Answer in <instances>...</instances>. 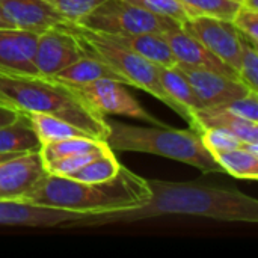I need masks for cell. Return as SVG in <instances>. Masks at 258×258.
Listing matches in <instances>:
<instances>
[{
  "label": "cell",
  "mask_w": 258,
  "mask_h": 258,
  "mask_svg": "<svg viewBox=\"0 0 258 258\" xmlns=\"http://www.w3.org/2000/svg\"><path fill=\"white\" fill-rule=\"evenodd\" d=\"M151 197L136 209L88 215L65 228H92L118 222H138L169 215L207 218L221 222H258V201L236 189H221L190 183L147 180Z\"/></svg>",
  "instance_id": "cell-1"
},
{
  "label": "cell",
  "mask_w": 258,
  "mask_h": 258,
  "mask_svg": "<svg viewBox=\"0 0 258 258\" xmlns=\"http://www.w3.org/2000/svg\"><path fill=\"white\" fill-rule=\"evenodd\" d=\"M150 197L148 181L121 166L116 175L100 183L45 174L21 201L88 216L132 210L144 206Z\"/></svg>",
  "instance_id": "cell-2"
},
{
  "label": "cell",
  "mask_w": 258,
  "mask_h": 258,
  "mask_svg": "<svg viewBox=\"0 0 258 258\" xmlns=\"http://www.w3.org/2000/svg\"><path fill=\"white\" fill-rule=\"evenodd\" d=\"M0 101L21 113H45L62 118L100 141H106L109 135L107 119L70 85L53 77L0 70Z\"/></svg>",
  "instance_id": "cell-3"
},
{
  "label": "cell",
  "mask_w": 258,
  "mask_h": 258,
  "mask_svg": "<svg viewBox=\"0 0 258 258\" xmlns=\"http://www.w3.org/2000/svg\"><path fill=\"white\" fill-rule=\"evenodd\" d=\"M107 125L109 135L106 142L112 151L147 153L190 165L203 172L225 174L213 154L206 148L201 133L192 128L175 130L166 125L142 127L119 121H107Z\"/></svg>",
  "instance_id": "cell-4"
},
{
  "label": "cell",
  "mask_w": 258,
  "mask_h": 258,
  "mask_svg": "<svg viewBox=\"0 0 258 258\" xmlns=\"http://www.w3.org/2000/svg\"><path fill=\"white\" fill-rule=\"evenodd\" d=\"M60 26L68 32H71L79 39L85 54L101 59L103 62L110 65L116 73H119L128 82V86H135L151 94L153 97L165 103L168 107H171L175 113H178L184 121L189 122L190 128L195 130L194 118L183 107H180L163 89L156 63L68 20L60 23Z\"/></svg>",
  "instance_id": "cell-5"
},
{
  "label": "cell",
  "mask_w": 258,
  "mask_h": 258,
  "mask_svg": "<svg viewBox=\"0 0 258 258\" xmlns=\"http://www.w3.org/2000/svg\"><path fill=\"white\" fill-rule=\"evenodd\" d=\"M76 24L106 35L119 33H165L178 23L151 14L127 0H103Z\"/></svg>",
  "instance_id": "cell-6"
},
{
  "label": "cell",
  "mask_w": 258,
  "mask_h": 258,
  "mask_svg": "<svg viewBox=\"0 0 258 258\" xmlns=\"http://www.w3.org/2000/svg\"><path fill=\"white\" fill-rule=\"evenodd\" d=\"M71 86V85H70ZM94 110L106 115H121L153 125H165L162 121L150 115L139 101L125 89L124 83L110 79H98L83 85L71 86Z\"/></svg>",
  "instance_id": "cell-7"
},
{
  "label": "cell",
  "mask_w": 258,
  "mask_h": 258,
  "mask_svg": "<svg viewBox=\"0 0 258 258\" xmlns=\"http://www.w3.org/2000/svg\"><path fill=\"white\" fill-rule=\"evenodd\" d=\"M180 26L237 73L242 53L240 32L230 20L210 15H195Z\"/></svg>",
  "instance_id": "cell-8"
},
{
  "label": "cell",
  "mask_w": 258,
  "mask_h": 258,
  "mask_svg": "<svg viewBox=\"0 0 258 258\" xmlns=\"http://www.w3.org/2000/svg\"><path fill=\"white\" fill-rule=\"evenodd\" d=\"M85 54L79 39L60 24L47 29L36 36L33 65L38 74L53 77Z\"/></svg>",
  "instance_id": "cell-9"
},
{
  "label": "cell",
  "mask_w": 258,
  "mask_h": 258,
  "mask_svg": "<svg viewBox=\"0 0 258 258\" xmlns=\"http://www.w3.org/2000/svg\"><path fill=\"white\" fill-rule=\"evenodd\" d=\"M45 174L39 151L24 153L0 163V201H21Z\"/></svg>",
  "instance_id": "cell-10"
},
{
  "label": "cell",
  "mask_w": 258,
  "mask_h": 258,
  "mask_svg": "<svg viewBox=\"0 0 258 258\" xmlns=\"http://www.w3.org/2000/svg\"><path fill=\"white\" fill-rule=\"evenodd\" d=\"M175 67L189 80L195 94L201 100L203 107H219L242 98L252 91L237 77H228L200 68H189L181 65Z\"/></svg>",
  "instance_id": "cell-11"
},
{
  "label": "cell",
  "mask_w": 258,
  "mask_h": 258,
  "mask_svg": "<svg viewBox=\"0 0 258 258\" xmlns=\"http://www.w3.org/2000/svg\"><path fill=\"white\" fill-rule=\"evenodd\" d=\"M165 36L172 54L177 59V65L207 70L228 77H237V73L231 67L215 56L206 45H203L197 38L187 33L180 24L166 30Z\"/></svg>",
  "instance_id": "cell-12"
},
{
  "label": "cell",
  "mask_w": 258,
  "mask_h": 258,
  "mask_svg": "<svg viewBox=\"0 0 258 258\" xmlns=\"http://www.w3.org/2000/svg\"><path fill=\"white\" fill-rule=\"evenodd\" d=\"M0 9L12 27L36 35L67 21L45 0H0Z\"/></svg>",
  "instance_id": "cell-13"
},
{
  "label": "cell",
  "mask_w": 258,
  "mask_h": 258,
  "mask_svg": "<svg viewBox=\"0 0 258 258\" xmlns=\"http://www.w3.org/2000/svg\"><path fill=\"white\" fill-rule=\"evenodd\" d=\"M36 33L15 27H0V70L38 74L33 65Z\"/></svg>",
  "instance_id": "cell-14"
},
{
  "label": "cell",
  "mask_w": 258,
  "mask_h": 258,
  "mask_svg": "<svg viewBox=\"0 0 258 258\" xmlns=\"http://www.w3.org/2000/svg\"><path fill=\"white\" fill-rule=\"evenodd\" d=\"M97 33V32H95ZM104 39L121 45L156 65L162 67H174L177 65V59L171 51V47L166 41L165 33H119V35H106L98 33Z\"/></svg>",
  "instance_id": "cell-15"
},
{
  "label": "cell",
  "mask_w": 258,
  "mask_h": 258,
  "mask_svg": "<svg viewBox=\"0 0 258 258\" xmlns=\"http://www.w3.org/2000/svg\"><path fill=\"white\" fill-rule=\"evenodd\" d=\"M200 132L209 127L224 128L242 142L258 144V122L234 115L224 107H203L195 113Z\"/></svg>",
  "instance_id": "cell-16"
},
{
  "label": "cell",
  "mask_w": 258,
  "mask_h": 258,
  "mask_svg": "<svg viewBox=\"0 0 258 258\" xmlns=\"http://www.w3.org/2000/svg\"><path fill=\"white\" fill-rule=\"evenodd\" d=\"M53 79H56L62 83L71 85V86L89 83V82H94L98 79H110V80H116V82L128 86V82L119 73H116L110 65H107L101 59H97V57H92L88 54H83L71 65L60 70L59 73H56L53 76Z\"/></svg>",
  "instance_id": "cell-17"
},
{
  "label": "cell",
  "mask_w": 258,
  "mask_h": 258,
  "mask_svg": "<svg viewBox=\"0 0 258 258\" xmlns=\"http://www.w3.org/2000/svg\"><path fill=\"white\" fill-rule=\"evenodd\" d=\"M157 71H159L160 83H162L163 89L166 91V94L194 118L195 130L198 133H201L200 125H198L197 118H195V113L200 109H203V103L198 98V95L195 94V91H194L192 85L189 83V80L184 77V74L175 65L174 67L157 65Z\"/></svg>",
  "instance_id": "cell-18"
},
{
  "label": "cell",
  "mask_w": 258,
  "mask_h": 258,
  "mask_svg": "<svg viewBox=\"0 0 258 258\" xmlns=\"http://www.w3.org/2000/svg\"><path fill=\"white\" fill-rule=\"evenodd\" d=\"M26 115L35 130V135L41 147L45 144H51L70 138H94L89 133L80 130L79 127L73 125L71 122L62 118L45 115V113H26Z\"/></svg>",
  "instance_id": "cell-19"
},
{
  "label": "cell",
  "mask_w": 258,
  "mask_h": 258,
  "mask_svg": "<svg viewBox=\"0 0 258 258\" xmlns=\"http://www.w3.org/2000/svg\"><path fill=\"white\" fill-rule=\"evenodd\" d=\"M41 144L26 113L14 122L0 127V153H30L39 151Z\"/></svg>",
  "instance_id": "cell-20"
},
{
  "label": "cell",
  "mask_w": 258,
  "mask_h": 258,
  "mask_svg": "<svg viewBox=\"0 0 258 258\" xmlns=\"http://www.w3.org/2000/svg\"><path fill=\"white\" fill-rule=\"evenodd\" d=\"M219 166L225 174L242 180H257L258 178V156L249 153L245 148H234L224 153L213 154Z\"/></svg>",
  "instance_id": "cell-21"
},
{
  "label": "cell",
  "mask_w": 258,
  "mask_h": 258,
  "mask_svg": "<svg viewBox=\"0 0 258 258\" xmlns=\"http://www.w3.org/2000/svg\"><path fill=\"white\" fill-rule=\"evenodd\" d=\"M106 141H100L95 138H70L51 144H45L39 148V156L44 163L73 156V154H82V153H89L97 148H100Z\"/></svg>",
  "instance_id": "cell-22"
},
{
  "label": "cell",
  "mask_w": 258,
  "mask_h": 258,
  "mask_svg": "<svg viewBox=\"0 0 258 258\" xmlns=\"http://www.w3.org/2000/svg\"><path fill=\"white\" fill-rule=\"evenodd\" d=\"M121 165L116 160L115 153H109L104 156H100L94 160H91L89 163L83 165L82 168H79L77 171H74L71 175H68V178L82 181V183H100V181H106L109 178H112L113 175H116V172L119 171Z\"/></svg>",
  "instance_id": "cell-23"
},
{
  "label": "cell",
  "mask_w": 258,
  "mask_h": 258,
  "mask_svg": "<svg viewBox=\"0 0 258 258\" xmlns=\"http://www.w3.org/2000/svg\"><path fill=\"white\" fill-rule=\"evenodd\" d=\"M112 153L110 147L107 145V142H104L100 148L89 151V153H82V154H73V156H67V157H60L51 162L44 163L45 172L51 174V175H60V177H68L71 175L74 171H77L79 168H82L83 165L89 163L91 160Z\"/></svg>",
  "instance_id": "cell-24"
},
{
  "label": "cell",
  "mask_w": 258,
  "mask_h": 258,
  "mask_svg": "<svg viewBox=\"0 0 258 258\" xmlns=\"http://www.w3.org/2000/svg\"><path fill=\"white\" fill-rule=\"evenodd\" d=\"M183 5L194 17L195 15H210L222 20L233 18L234 12L240 6L236 0H177Z\"/></svg>",
  "instance_id": "cell-25"
},
{
  "label": "cell",
  "mask_w": 258,
  "mask_h": 258,
  "mask_svg": "<svg viewBox=\"0 0 258 258\" xmlns=\"http://www.w3.org/2000/svg\"><path fill=\"white\" fill-rule=\"evenodd\" d=\"M240 63L237 68V77L252 91L258 89V50L251 41L240 33Z\"/></svg>",
  "instance_id": "cell-26"
},
{
  "label": "cell",
  "mask_w": 258,
  "mask_h": 258,
  "mask_svg": "<svg viewBox=\"0 0 258 258\" xmlns=\"http://www.w3.org/2000/svg\"><path fill=\"white\" fill-rule=\"evenodd\" d=\"M151 14L160 15V17H168L178 24L184 23L190 17H194L183 5H180L177 0H127Z\"/></svg>",
  "instance_id": "cell-27"
},
{
  "label": "cell",
  "mask_w": 258,
  "mask_h": 258,
  "mask_svg": "<svg viewBox=\"0 0 258 258\" xmlns=\"http://www.w3.org/2000/svg\"><path fill=\"white\" fill-rule=\"evenodd\" d=\"M201 139L206 145V148L212 153H224L230 151L234 148L242 147V141H239L234 135L224 128H216V127H209L201 132Z\"/></svg>",
  "instance_id": "cell-28"
},
{
  "label": "cell",
  "mask_w": 258,
  "mask_h": 258,
  "mask_svg": "<svg viewBox=\"0 0 258 258\" xmlns=\"http://www.w3.org/2000/svg\"><path fill=\"white\" fill-rule=\"evenodd\" d=\"M68 21L77 23L82 17L89 14L103 0H45Z\"/></svg>",
  "instance_id": "cell-29"
},
{
  "label": "cell",
  "mask_w": 258,
  "mask_h": 258,
  "mask_svg": "<svg viewBox=\"0 0 258 258\" xmlns=\"http://www.w3.org/2000/svg\"><path fill=\"white\" fill-rule=\"evenodd\" d=\"M231 23L254 45L258 44V11L240 5L234 12Z\"/></svg>",
  "instance_id": "cell-30"
},
{
  "label": "cell",
  "mask_w": 258,
  "mask_h": 258,
  "mask_svg": "<svg viewBox=\"0 0 258 258\" xmlns=\"http://www.w3.org/2000/svg\"><path fill=\"white\" fill-rule=\"evenodd\" d=\"M219 107H224L225 110L234 113V115H239L245 119H249V121H254L258 122V94L257 91H251L249 94H246L245 97L242 98H237L231 103H227L224 106H219Z\"/></svg>",
  "instance_id": "cell-31"
},
{
  "label": "cell",
  "mask_w": 258,
  "mask_h": 258,
  "mask_svg": "<svg viewBox=\"0 0 258 258\" xmlns=\"http://www.w3.org/2000/svg\"><path fill=\"white\" fill-rule=\"evenodd\" d=\"M21 115L20 110H17L15 107L0 101V127H5L11 122H14L15 119H18Z\"/></svg>",
  "instance_id": "cell-32"
},
{
  "label": "cell",
  "mask_w": 258,
  "mask_h": 258,
  "mask_svg": "<svg viewBox=\"0 0 258 258\" xmlns=\"http://www.w3.org/2000/svg\"><path fill=\"white\" fill-rule=\"evenodd\" d=\"M20 154H24V153H0V163L6 162L9 159H14V157L20 156Z\"/></svg>",
  "instance_id": "cell-33"
},
{
  "label": "cell",
  "mask_w": 258,
  "mask_h": 258,
  "mask_svg": "<svg viewBox=\"0 0 258 258\" xmlns=\"http://www.w3.org/2000/svg\"><path fill=\"white\" fill-rule=\"evenodd\" d=\"M240 5L248 6V8H251V9H257L258 11V0H242Z\"/></svg>",
  "instance_id": "cell-34"
},
{
  "label": "cell",
  "mask_w": 258,
  "mask_h": 258,
  "mask_svg": "<svg viewBox=\"0 0 258 258\" xmlns=\"http://www.w3.org/2000/svg\"><path fill=\"white\" fill-rule=\"evenodd\" d=\"M0 27H12V26L9 24V21L5 18V15H3V12H2V9H0Z\"/></svg>",
  "instance_id": "cell-35"
},
{
  "label": "cell",
  "mask_w": 258,
  "mask_h": 258,
  "mask_svg": "<svg viewBox=\"0 0 258 258\" xmlns=\"http://www.w3.org/2000/svg\"><path fill=\"white\" fill-rule=\"evenodd\" d=\"M236 2H239V3H242V0H236Z\"/></svg>",
  "instance_id": "cell-36"
}]
</instances>
